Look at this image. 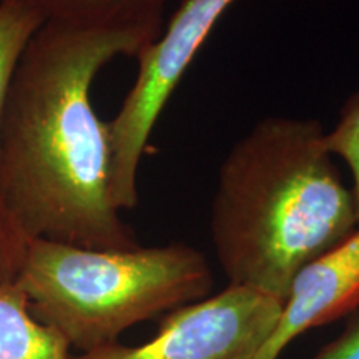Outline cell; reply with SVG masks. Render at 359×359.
Segmentation results:
<instances>
[{"label": "cell", "mask_w": 359, "mask_h": 359, "mask_svg": "<svg viewBox=\"0 0 359 359\" xmlns=\"http://www.w3.org/2000/svg\"><path fill=\"white\" fill-rule=\"evenodd\" d=\"M160 34L43 24L27 45L0 125V196L29 240L138 246L111 196L109 122L90 90L103 67Z\"/></svg>", "instance_id": "6da1fadb"}, {"label": "cell", "mask_w": 359, "mask_h": 359, "mask_svg": "<svg viewBox=\"0 0 359 359\" xmlns=\"http://www.w3.org/2000/svg\"><path fill=\"white\" fill-rule=\"evenodd\" d=\"M326 132L314 118L266 116L224 156L210 233L228 285L285 302L308 263L359 228Z\"/></svg>", "instance_id": "7a4b0ae2"}, {"label": "cell", "mask_w": 359, "mask_h": 359, "mask_svg": "<svg viewBox=\"0 0 359 359\" xmlns=\"http://www.w3.org/2000/svg\"><path fill=\"white\" fill-rule=\"evenodd\" d=\"M15 283L39 321L88 353L138 323L206 298L213 271L200 250L182 241L93 250L37 238Z\"/></svg>", "instance_id": "3957f363"}, {"label": "cell", "mask_w": 359, "mask_h": 359, "mask_svg": "<svg viewBox=\"0 0 359 359\" xmlns=\"http://www.w3.org/2000/svg\"><path fill=\"white\" fill-rule=\"evenodd\" d=\"M235 0H183L154 42L138 53V74L109 122L111 196L116 208L138 205V170L156 120L210 32Z\"/></svg>", "instance_id": "277c9868"}, {"label": "cell", "mask_w": 359, "mask_h": 359, "mask_svg": "<svg viewBox=\"0 0 359 359\" xmlns=\"http://www.w3.org/2000/svg\"><path fill=\"white\" fill-rule=\"evenodd\" d=\"M283 299L228 285L215 296L163 314L138 346L107 344L75 359H257L280 321Z\"/></svg>", "instance_id": "5b68a950"}, {"label": "cell", "mask_w": 359, "mask_h": 359, "mask_svg": "<svg viewBox=\"0 0 359 359\" xmlns=\"http://www.w3.org/2000/svg\"><path fill=\"white\" fill-rule=\"evenodd\" d=\"M359 308V228L308 263L291 283L280 321L257 359H278L291 341Z\"/></svg>", "instance_id": "8992f818"}, {"label": "cell", "mask_w": 359, "mask_h": 359, "mask_svg": "<svg viewBox=\"0 0 359 359\" xmlns=\"http://www.w3.org/2000/svg\"><path fill=\"white\" fill-rule=\"evenodd\" d=\"M34 11L43 24L92 29L163 30V12L170 0H0Z\"/></svg>", "instance_id": "52a82bcc"}, {"label": "cell", "mask_w": 359, "mask_h": 359, "mask_svg": "<svg viewBox=\"0 0 359 359\" xmlns=\"http://www.w3.org/2000/svg\"><path fill=\"white\" fill-rule=\"evenodd\" d=\"M0 359H72L69 343L34 316L17 283L0 286Z\"/></svg>", "instance_id": "ba28073f"}, {"label": "cell", "mask_w": 359, "mask_h": 359, "mask_svg": "<svg viewBox=\"0 0 359 359\" xmlns=\"http://www.w3.org/2000/svg\"><path fill=\"white\" fill-rule=\"evenodd\" d=\"M42 25L43 20L30 8L11 2L0 4V125L27 45Z\"/></svg>", "instance_id": "9c48e42d"}, {"label": "cell", "mask_w": 359, "mask_h": 359, "mask_svg": "<svg viewBox=\"0 0 359 359\" xmlns=\"http://www.w3.org/2000/svg\"><path fill=\"white\" fill-rule=\"evenodd\" d=\"M331 154L348 165L353 177V195L359 219V93L346 100L339 111L338 122L326 132Z\"/></svg>", "instance_id": "30bf717a"}, {"label": "cell", "mask_w": 359, "mask_h": 359, "mask_svg": "<svg viewBox=\"0 0 359 359\" xmlns=\"http://www.w3.org/2000/svg\"><path fill=\"white\" fill-rule=\"evenodd\" d=\"M29 236L0 196V286L15 283L25 262Z\"/></svg>", "instance_id": "8fae6325"}, {"label": "cell", "mask_w": 359, "mask_h": 359, "mask_svg": "<svg viewBox=\"0 0 359 359\" xmlns=\"http://www.w3.org/2000/svg\"><path fill=\"white\" fill-rule=\"evenodd\" d=\"M311 359H359V308L348 314L344 330Z\"/></svg>", "instance_id": "7c38bea8"}]
</instances>
